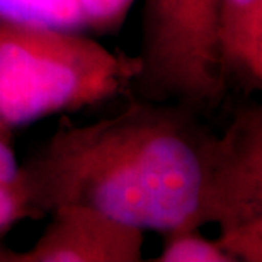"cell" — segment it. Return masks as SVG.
<instances>
[{"mask_svg": "<svg viewBox=\"0 0 262 262\" xmlns=\"http://www.w3.org/2000/svg\"><path fill=\"white\" fill-rule=\"evenodd\" d=\"M196 114L181 104L138 97L111 118L60 128L19 165L31 218L80 204L143 232L199 228L204 146L211 131Z\"/></svg>", "mask_w": 262, "mask_h": 262, "instance_id": "6da1fadb", "label": "cell"}, {"mask_svg": "<svg viewBox=\"0 0 262 262\" xmlns=\"http://www.w3.org/2000/svg\"><path fill=\"white\" fill-rule=\"evenodd\" d=\"M140 58L65 26L0 15V119L10 128L78 111L133 85Z\"/></svg>", "mask_w": 262, "mask_h": 262, "instance_id": "7a4b0ae2", "label": "cell"}, {"mask_svg": "<svg viewBox=\"0 0 262 262\" xmlns=\"http://www.w3.org/2000/svg\"><path fill=\"white\" fill-rule=\"evenodd\" d=\"M222 0H145L140 73L141 99L174 102L196 113L216 109L228 78L220 48Z\"/></svg>", "mask_w": 262, "mask_h": 262, "instance_id": "3957f363", "label": "cell"}, {"mask_svg": "<svg viewBox=\"0 0 262 262\" xmlns=\"http://www.w3.org/2000/svg\"><path fill=\"white\" fill-rule=\"evenodd\" d=\"M218 225V244L237 262L262 260V107H240L222 135L209 133L198 227Z\"/></svg>", "mask_w": 262, "mask_h": 262, "instance_id": "277c9868", "label": "cell"}, {"mask_svg": "<svg viewBox=\"0 0 262 262\" xmlns=\"http://www.w3.org/2000/svg\"><path fill=\"white\" fill-rule=\"evenodd\" d=\"M51 222L33 247L2 249L0 262H140L145 232L80 204L50 211Z\"/></svg>", "mask_w": 262, "mask_h": 262, "instance_id": "5b68a950", "label": "cell"}, {"mask_svg": "<svg viewBox=\"0 0 262 262\" xmlns=\"http://www.w3.org/2000/svg\"><path fill=\"white\" fill-rule=\"evenodd\" d=\"M220 48L228 80L262 89V0H222Z\"/></svg>", "mask_w": 262, "mask_h": 262, "instance_id": "8992f818", "label": "cell"}, {"mask_svg": "<svg viewBox=\"0 0 262 262\" xmlns=\"http://www.w3.org/2000/svg\"><path fill=\"white\" fill-rule=\"evenodd\" d=\"M157 262H237L216 238H208L199 228H182L164 233Z\"/></svg>", "mask_w": 262, "mask_h": 262, "instance_id": "52a82bcc", "label": "cell"}, {"mask_svg": "<svg viewBox=\"0 0 262 262\" xmlns=\"http://www.w3.org/2000/svg\"><path fill=\"white\" fill-rule=\"evenodd\" d=\"M45 12L50 24L65 28L82 24L75 0H0V15L46 23Z\"/></svg>", "mask_w": 262, "mask_h": 262, "instance_id": "ba28073f", "label": "cell"}, {"mask_svg": "<svg viewBox=\"0 0 262 262\" xmlns=\"http://www.w3.org/2000/svg\"><path fill=\"white\" fill-rule=\"evenodd\" d=\"M82 24L97 31L114 29L126 17L135 0H75Z\"/></svg>", "mask_w": 262, "mask_h": 262, "instance_id": "9c48e42d", "label": "cell"}, {"mask_svg": "<svg viewBox=\"0 0 262 262\" xmlns=\"http://www.w3.org/2000/svg\"><path fill=\"white\" fill-rule=\"evenodd\" d=\"M26 218H31V209L17 176L9 181H0V237Z\"/></svg>", "mask_w": 262, "mask_h": 262, "instance_id": "30bf717a", "label": "cell"}, {"mask_svg": "<svg viewBox=\"0 0 262 262\" xmlns=\"http://www.w3.org/2000/svg\"><path fill=\"white\" fill-rule=\"evenodd\" d=\"M19 172L17 157H15L12 128L0 119V181L14 179Z\"/></svg>", "mask_w": 262, "mask_h": 262, "instance_id": "8fae6325", "label": "cell"}, {"mask_svg": "<svg viewBox=\"0 0 262 262\" xmlns=\"http://www.w3.org/2000/svg\"><path fill=\"white\" fill-rule=\"evenodd\" d=\"M0 250H2V247H0Z\"/></svg>", "mask_w": 262, "mask_h": 262, "instance_id": "7c38bea8", "label": "cell"}]
</instances>
